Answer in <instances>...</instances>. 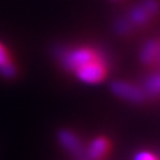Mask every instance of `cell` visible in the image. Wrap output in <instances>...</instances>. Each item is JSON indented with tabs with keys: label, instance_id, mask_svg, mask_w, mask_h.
I'll return each instance as SVG.
<instances>
[{
	"label": "cell",
	"instance_id": "6da1fadb",
	"mask_svg": "<svg viewBox=\"0 0 160 160\" xmlns=\"http://www.w3.org/2000/svg\"><path fill=\"white\" fill-rule=\"evenodd\" d=\"M106 63L102 57H98L97 59L79 67L74 72L77 73L78 78L87 83H98L106 76Z\"/></svg>",
	"mask_w": 160,
	"mask_h": 160
},
{
	"label": "cell",
	"instance_id": "7a4b0ae2",
	"mask_svg": "<svg viewBox=\"0 0 160 160\" xmlns=\"http://www.w3.org/2000/svg\"><path fill=\"white\" fill-rule=\"evenodd\" d=\"M98 57H101V56L96 51H93L91 48L81 47V48H76V49L67 52L63 61H64V64L68 69L76 71L79 67H82V66L97 59Z\"/></svg>",
	"mask_w": 160,
	"mask_h": 160
},
{
	"label": "cell",
	"instance_id": "3957f363",
	"mask_svg": "<svg viewBox=\"0 0 160 160\" xmlns=\"http://www.w3.org/2000/svg\"><path fill=\"white\" fill-rule=\"evenodd\" d=\"M160 9L156 0H144L141 4L134 8L130 13L131 24H145L150 18H152Z\"/></svg>",
	"mask_w": 160,
	"mask_h": 160
},
{
	"label": "cell",
	"instance_id": "277c9868",
	"mask_svg": "<svg viewBox=\"0 0 160 160\" xmlns=\"http://www.w3.org/2000/svg\"><path fill=\"white\" fill-rule=\"evenodd\" d=\"M112 91L116 96L121 97L124 100L132 101V102H141L145 98V92L141 88H139L131 83L122 82V81L115 82L112 85Z\"/></svg>",
	"mask_w": 160,
	"mask_h": 160
},
{
	"label": "cell",
	"instance_id": "5b68a950",
	"mask_svg": "<svg viewBox=\"0 0 160 160\" xmlns=\"http://www.w3.org/2000/svg\"><path fill=\"white\" fill-rule=\"evenodd\" d=\"M159 51H160V46L158 42H155V41L146 42V44L142 47L141 53H140L141 62L145 64H151L152 62H155L158 59Z\"/></svg>",
	"mask_w": 160,
	"mask_h": 160
},
{
	"label": "cell",
	"instance_id": "8992f818",
	"mask_svg": "<svg viewBox=\"0 0 160 160\" xmlns=\"http://www.w3.org/2000/svg\"><path fill=\"white\" fill-rule=\"evenodd\" d=\"M58 139H59L61 144L71 152H73V154L81 152V149H82L81 142H79L78 138L74 134H72L71 131H61Z\"/></svg>",
	"mask_w": 160,
	"mask_h": 160
},
{
	"label": "cell",
	"instance_id": "52a82bcc",
	"mask_svg": "<svg viewBox=\"0 0 160 160\" xmlns=\"http://www.w3.org/2000/svg\"><path fill=\"white\" fill-rule=\"evenodd\" d=\"M108 149V142L106 139L103 138H98L96 140H93L88 148V155L93 159H98L102 155H105V152Z\"/></svg>",
	"mask_w": 160,
	"mask_h": 160
},
{
	"label": "cell",
	"instance_id": "ba28073f",
	"mask_svg": "<svg viewBox=\"0 0 160 160\" xmlns=\"http://www.w3.org/2000/svg\"><path fill=\"white\" fill-rule=\"evenodd\" d=\"M150 96L160 95V73L151 74L145 81V91Z\"/></svg>",
	"mask_w": 160,
	"mask_h": 160
},
{
	"label": "cell",
	"instance_id": "9c48e42d",
	"mask_svg": "<svg viewBox=\"0 0 160 160\" xmlns=\"http://www.w3.org/2000/svg\"><path fill=\"white\" fill-rule=\"evenodd\" d=\"M0 73L7 78H12L15 76V66L12 63V61L3 66H0Z\"/></svg>",
	"mask_w": 160,
	"mask_h": 160
},
{
	"label": "cell",
	"instance_id": "30bf717a",
	"mask_svg": "<svg viewBox=\"0 0 160 160\" xmlns=\"http://www.w3.org/2000/svg\"><path fill=\"white\" fill-rule=\"evenodd\" d=\"M131 27H132L131 22H129V20H120L117 23V25H116V29L120 33H128L131 29Z\"/></svg>",
	"mask_w": 160,
	"mask_h": 160
},
{
	"label": "cell",
	"instance_id": "8fae6325",
	"mask_svg": "<svg viewBox=\"0 0 160 160\" xmlns=\"http://www.w3.org/2000/svg\"><path fill=\"white\" fill-rule=\"evenodd\" d=\"M8 62H10L8 51H7V48L2 43H0V66H3L5 63H8Z\"/></svg>",
	"mask_w": 160,
	"mask_h": 160
},
{
	"label": "cell",
	"instance_id": "7c38bea8",
	"mask_svg": "<svg viewBox=\"0 0 160 160\" xmlns=\"http://www.w3.org/2000/svg\"><path fill=\"white\" fill-rule=\"evenodd\" d=\"M134 160H156V158L149 151H140L139 154H136Z\"/></svg>",
	"mask_w": 160,
	"mask_h": 160
}]
</instances>
